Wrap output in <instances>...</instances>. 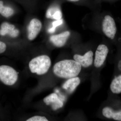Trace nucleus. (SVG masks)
I'll use <instances>...</instances> for the list:
<instances>
[{
    "label": "nucleus",
    "mask_w": 121,
    "mask_h": 121,
    "mask_svg": "<svg viewBox=\"0 0 121 121\" xmlns=\"http://www.w3.org/2000/svg\"><path fill=\"white\" fill-rule=\"evenodd\" d=\"M82 69L81 65L74 60L66 59L56 63L53 66L52 71L57 77L68 79L78 76Z\"/></svg>",
    "instance_id": "1"
},
{
    "label": "nucleus",
    "mask_w": 121,
    "mask_h": 121,
    "mask_svg": "<svg viewBox=\"0 0 121 121\" xmlns=\"http://www.w3.org/2000/svg\"><path fill=\"white\" fill-rule=\"evenodd\" d=\"M51 60L49 56L42 55L32 59L29 63V67L32 73L41 75L47 73L51 66Z\"/></svg>",
    "instance_id": "2"
},
{
    "label": "nucleus",
    "mask_w": 121,
    "mask_h": 121,
    "mask_svg": "<svg viewBox=\"0 0 121 121\" xmlns=\"http://www.w3.org/2000/svg\"><path fill=\"white\" fill-rule=\"evenodd\" d=\"M18 78V73L13 68L7 65L0 66V81L5 85H14Z\"/></svg>",
    "instance_id": "3"
},
{
    "label": "nucleus",
    "mask_w": 121,
    "mask_h": 121,
    "mask_svg": "<svg viewBox=\"0 0 121 121\" xmlns=\"http://www.w3.org/2000/svg\"><path fill=\"white\" fill-rule=\"evenodd\" d=\"M102 30L108 39H114L117 34V28L115 21L110 15L104 16L102 24Z\"/></svg>",
    "instance_id": "4"
},
{
    "label": "nucleus",
    "mask_w": 121,
    "mask_h": 121,
    "mask_svg": "<svg viewBox=\"0 0 121 121\" xmlns=\"http://www.w3.org/2000/svg\"><path fill=\"white\" fill-rule=\"evenodd\" d=\"M109 51V48L106 45L101 44L98 45L95 51L93 63L95 68H99L103 65Z\"/></svg>",
    "instance_id": "5"
},
{
    "label": "nucleus",
    "mask_w": 121,
    "mask_h": 121,
    "mask_svg": "<svg viewBox=\"0 0 121 121\" xmlns=\"http://www.w3.org/2000/svg\"><path fill=\"white\" fill-rule=\"evenodd\" d=\"M94 52L92 51L87 52L83 55L76 54L74 55V60L78 63L82 67L87 68L90 67L94 63Z\"/></svg>",
    "instance_id": "6"
},
{
    "label": "nucleus",
    "mask_w": 121,
    "mask_h": 121,
    "mask_svg": "<svg viewBox=\"0 0 121 121\" xmlns=\"http://www.w3.org/2000/svg\"><path fill=\"white\" fill-rule=\"evenodd\" d=\"M42 23L39 20L33 19L30 21L27 28L28 37L30 40L36 37L42 28Z\"/></svg>",
    "instance_id": "7"
},
{
    "label": "nucleus",
    "mask_w": 121,
    "mask_h": 121,
    "mask_svg": "<svg viewBox=\"0 0 121 121\" xmlns=\"http://www.w3.org/2000/svg\"><path fill=\"white\" fill-rule=\"evenodd\" d=\"M44 102L48 106H51L53 110L56 111L62 108L64 104L56 94L52 93L43 99Z\"/></svg>",
    "instance_id": "8"
},
{
    "label": "nucleus",
    "mask_w": 121,
    "mask_h": 121,
    "mask_svg": "<svg viewBox=\"0 0 121 121\" xmlns=\"http://www.w3.org/2000/svg\"><path fill=\"white\" fill-rule=\"evenodd\" d=\"M70 35V32L66 31L60 34L52 36L50 37V40L56 47H62L66 43Z\"/></svg>",
    "instance_id": "9"
},
{
    "label": "nucleus",
    "mask_w": 121,
    "mask_h": 121,
    "mask_svg": "<svg viewBox=\"0 0 121 121\" xmlns=\"http://www.w3.org/2000/svg\"><path fill=\"white\" fill-rule=\"evenodd\" d=\"M81 80L79 77H75L70 78L63 83L62 88L68 93L71 94L75 90L80 84Z\"/></svg>",
    "instance_id": "10"
},
{
    "label": "nucleus",
    "mask_w": 121,
    "mask_h": 121,
    "mask_svg": "<svg viewBox=\"0 0 121 121\" xmlns=\"http://www.w3.org/2000/svg\"><path fill=\"white\" fill-rule=\"evenodd\" d=\"M102 113L106 118L116 121H121V110L115 111L110 107H106L103 109Z\"/></svg>",
    "instance_id": "11"
},
{
    "label": "nucleus",
    "mask_w": 121,
    "mask_h": 121,
    "mask_svg": "<svg viewBox=\"0 0 121 121\" xmlns=\"http://www.w3.org/2000/svg\"><path fill=\"white\" fill-rule=\"evenodd\" d=\"M111 92L114 94L121 93V75L114 79L110 85Z\"/></svg>",
    "instance_id": "12"
},
{
    "label": "nucleus",
    "mask_w": 121,
    "mask_h": 121,
    "mask_svg": "<svg viewBox=\"0 0 121 121\" xmlns=\"http://www.w3.org/2000/svg\"><path fill=\"white\" fill-rule=\"evenodd\" d=\"M15 29L13 25L9 24L7 22H4L1 24L0 29V35L4 36L7 35H9Z\"/></svg>",
    "instance_id": "13"
},
{
    "label": "nucleus",
    "mask_w": 121,
    "mask_h": 121,
    "mask_svg": "<svg viewBox=\"0 0 121 121\" xmlns=\"http://www.w3.org/2000/svg\"><path fill=\"white\" fill-rule=\"evenodd\" d=\"M14 10L9 7H5L3 5V2L0 1V14L2 16L8 17L11 16L14 13Z\"/></svg>",
    "instance_id": "14"
},
{
    "label": "nucleus",
    "mask_w": 121,
    "mask_h": 121,
    "mask_svg": "<svg viewBox=\"0 0 121 121\" xmlns=\"http://www.w3.org/2000/svg\"><path fill=\"white\" fill-rule=\"evenodd\" d=\"M60 9L59 7L57 5H54L51 6L47 11L46 13V17L48 18L52 19V15H54L56 11Z\"/></svg>",
    "instance_id": "15"
},
{
    "label": "nucleus",
    "mask_w": 121,
    "mask_h": 121,
    "mask_svg": "<svg viewBox=\"0 0 121 121\" xmlns=\"http://www.w3.org/2000/svg\"><path fill=\"white\" fill-rule=\"evenodd\" d=\"M48 121V120L46 117L43 116H39V115L33 116L26 120L27 121Z\"/></svg>",
    "instance_id": "16"
},
{
    "label": "nucleus",
    "mask_w": 121,
    "mask_h": 121,
    "mask_svg": "<svg viewBox=\"0 0 121 121\" xmlns=\"http://www.w3.org/2000/svg\"><path fill=\"white\" fill-rule=\"evenodd\" d=\"M62 14L60 9L57 10L52 15V19L56 20H60L62 19Z\"/></svg>",
    "instance_id": "17"
},
{
    "label": "nucleus",
    "mask_w": 121,
    "mask_h": 121,
    "mask_svg": "<svg viewBox=\"0 0 121 121\" xmlns=\"http://www.w3.org/2000/svg\"><path fill=\"white\" fill-rule=\"evenodd\" d=\"M63 23V21L62 19H60L59 20H56L52 22V27L54 28H56V27L62 24Z\"/></svg>",
    "instance_id": "18"
},
{
    "label": "nucleus",
    "mask_w": 121,
    "mask_h": 121,
    "mask_svg": "<svg viewBox=\"0 0 121 121\" xmlns=\"http://www.w3.org/2000/svg\"><path fill=\"white\" fill-rule=\"evenodd\" d=\"M6 49L7 45L6 44L2 41H0V54L4 52Z\"/></svg>",
    "instance_id": "19"
},
{
    "label": "nucleus",
    "mask_w": 121,
    "mask_h": 121,
    "mask_svg": "<svg viewBox=\"0 0 121 121\" xmlns=\"http://www.w3.org/2000/svg\"><path fill=\"white\" fill-rule=\"evenodd\" d=\"M19 30L17 29H14L11 32L10 35H9V36L12 37H17L19 34Z\"/></svg>",
    "instance_id": "20"
},
{
    "label": "nucleus",
    "mask_w": 121,
    "mask_h": 121,
    "mask_svg": "<svg viewBox=\"0 0 121 121\" xmlns=\"http://www.w3.org/2000/svg\"><path fill=\"white\" fill-rule=\"evenodd\" d=\"M69 2L75 3H80L82 2H87L89 0H67Z\"/></svg>",
    "instance_id": "21"
},
{
    "label": "nucleus",
    "mask_w": 121,
    "mask_h": 121,
    "mask_svg": "<svg viewBox=\"0 0 121 121\" xmlns=\"http://www.w3.org/2000/svg\"><path fill=\"white\" fill-rule=\"evenodd\" d=\"M56 30V28L52 27L51 28L49 29L48 30V32L50 33H53L55 32Z\"/></svg>",
    "instance_id": "22"
},
{
    "label": "nucleus",
    "mask_w": 121,
    "mask_h": 121,
    "mask_svg": "<svg viewBox=\"0 0 121 121\" xmlns=\"http://www.w3.org/2000/svg\"><path fill=\"white\" fill-rule=\"evenodd\" d=\"M117 67L119 70L121 72V60H119L118 63Z\"/></svg>",
    "instance_id": "23"
}]
</instances>
